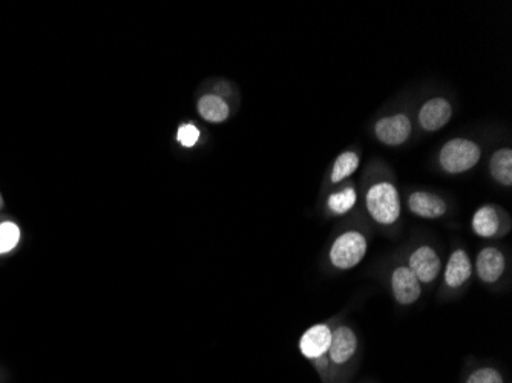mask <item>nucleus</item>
<instances>
[{
  "label": "nucleus",
  "instance_id": "obj_1",
  "mask_svg": "<svg viewBox=\"0 0 512 383\" xmlns=\"http://www.w3.org/2000/svg\"><path fill=\"white\" fill-rule=\"evenodd\" d=\"M332 333V328L329 325H313L306 333L302 334L301 341H299V351L302 356L312 362L313 367L321 374L325 383L329 382V377H332L329 361H327Z\"/></svg>",
  "mask_w": 512,
  "mask_h": 383
},
{
  "label": "nucleus",
  "instance_id": "obj_2",
  "mask_svg": "<svg viewBox=\"0 0 512 383\" xmlns=\"http://www.w3.org/2000/svg\"><path fill=\"white\" fill-rule=\"evenodd\" d=\"M367 209L371 218L382 226H391L401 217V200L393 184L379 183L367 194Z\"/></svg>",
  "mask_w": 512,
  "mask_h": 383
},
{
  "label": "nucleus",
  "instance_id": "obj_3",
  "mask_svg": "<svg viewBox=\"0 0 512 383\" xmlns=\"http://www.w3.org/2000/svg\"><path fill=\"white\" fill-rule=\"evenodd\" d=\"M367 253V239L361 232H345L336 238L330 249V262L339 270H350L358 266Z\"/></svg>",
  "mask_w": 512,
  "mask_h": 383
},
{
  "label": "nucleus",
  "instance_id": "obj_4",
  "mask_svg": "<svg viewBox=\"0 0 512 383\" xmlns=\"http://www.w3.org/2000/svg\"><path fill=\"white\" fill-rule=\"evenodd\" d=\"M440 164L450 174H462L470 171L479 163L480 149L476 143L463 138L448 141L440 152Z\"/></svg>",
  "mask_w": 512,
  "mask_h": 383
},
{
  "label": "nucleus",
  "instance_id": "obj_5",
  "mask_svg": "<svg viewBox=\"0 0 512 383\" xmlns=\"http://www.w3.org/2000/svg\"><path fill=\"white\" fill-rule=\"evenodd\" d=\"M358 353V336L347 325H339L332 333L327 361H329L330 374L347 367Z\"/></svg>",
  "mask_w": 512,
  "mask_h": 383
},
{
  "label": "nucleus",
  "instance_id": "obj_6",
  "mask_svg": "<svg viewBox=\"0 0 512 383\" xmlns=\"http://www.w3.org/2000/svg\"><path fill=\"white\" fill-rule=\"evenodd\" d=\"M407 267L421 284H430L439 276L440 270H442V261L433 247L422 246L411 253Z\"/></svg>",
  "mask_w": 512,
  "mask_h": 383
},
{
  "label": "nucleus",
  "instance_id": "obj_7",
  "mask_svg": "<svg viewBox=\"0 0 512 383\" xmlns=\"http://www.w3.org/2000/svg\"><path fill=\"white\" fill-rule=\"evenodd\" d=\"M394 299L401 305H411L421 298L422 285L407 266L398 267L391 275Z\"/></svg>",
  "mask_w": 512,
  "mask_h": 383
},
{
  "label": "nucleus",
  "instance_id": "obj_8",
  "mask_svg": "<svg viewBox=\"0 0 512 383\" xmlns=\"http://www.w3.org/2000/svg\"><path fill=\"white\" fill-rule=\"evenodd\" d=\"M411 134V122L407 115L399 114L393 117L381 118L376 123V135L388 146H399L408 140Z\"/></svg>",
  "mask_w": 512,
  "mask_h": 383
},
{
  "label": "nucleus",
  "instance_id": "obj_9",
  "mask_svg": "<svg viewBox=\"0 0 512 383\" xmlns=\"http://www.w3.org/2000/svg\"><path fill=\"white\" fill-rule=\"evenodd\" d=\"M506 269V259L502 250L486 247L477 255L476 270L480 281L485 284H496Z\"/></svg>",
  "mask_w": 512,
  "mask_h": 383
},
{
  "label": "nucleus",
  "instance_id": "obj_10",
  "mask_svg": "<svg viewBox=\"0 0 512 383\" xmlns=\"http://www.w3.org/2000/svg\"><path fill=\"white\" fill-rule=\"evenodd\" d=\"M473 275V262L465 250H454L445 267V284L450 289H459Z\"/></svg>",
  "mask_w": 512,
  "mask_h": 383
},
{
  "label": "nucleus",
  "instance_id": "obj_11",
  "mask_svg": "<svg viewBox=\"0 0 512 383\" xmlns=\"http://www.w3.org/2000/svg\"><path fill=\"white\" fill-rule=\"evenodd\" d=\"M453 109L445 99H433L422 106L419 122L425 131H439L450 122Z\"/></svg>",
  "mask_w": 512,
  "mask_h": 383
},
{
  "label": "nucleus",
  "instance_id": "obj_12",
  "mask_svg": "<svg viewBox=\"0 0 512 383\" xmlns=\"http://www.w3.org/2000/svg\"><path fill=\"white\" fill-rule=\"evenodd\" d=\"M411 212L417 217L427 218V220H436L444 217L447 212V204L442 198L428 192H414L408 200Z\"/></svg>",
  "mask_w": 512,
  "mask_h": 383
},
{
  "label": "nucleus",
  "instance_id": "obj_13",
  "mask_svg": "<svg viewBox=\"0 0 512 383\" xmlns=\"http://www.w3.org/2000/svg\"><path fill=\"white\" fill-rule=\"evenodd\" d=\"M473 230L480 238H494L500 232L499 212L493 206H483L474 213Z\"/></svg>",
  "mask_w": 512,
  "mask_h": 383
},
{
  "label": "nucleus",
  "instance_id": "obj_14",
  "mask_svg": "<svg viewBox=\"0 0 512 383\" xmlns=\"http://www.w3.org/2000/svg\"><path fill=\"white\" fill-rule=\"evenodd\" d=\"M198 112L207 122L223 123L229 118L230 109L220 95L206 94L198 102Z\"/></svg>",
  "mask_w": 512,
  "mask_h": 383
},
{
  "label": "nucleus",
  "instance_id": "obj_15",
  "mask_svg": "<svg viewBox=\"0 0 512 383\" xmlns=\"http://www.w3.org/2000/svg\"><path fill=\"white\" fill-rule=\"evenodd\" d=\"M23 233L19 223L11 218H0V258L13 255L22 244Z\"/></svg>",
  "mask_w": 512,
  "mask_h": 383
},
{
  "label": "nucleus",
  "instance_id": "obj_16",
  "mask_svg": "<svg viewBox=\"0 0 512 383\" xmlns=\"http://www.w3.org/2000/svg\"><path fill=\"white\" fill-rule=\"evenodd\" d=\"M491 174L503 186L512 184V151L511 149H500L491 158Z\"/></svg>",
  "mask_w": 512,
  "mask_h": 383
},
{
  "label": "nucleus",
  "instance_id": "obj_17",
  "mask_svg": "<svg viewBox=\"0 0 512 383\" xmlns=\"http://www.w3.org/2000/svg\"><path fill=\"white\" fill-rule=\"evenodd\" d=\"M358 166L359 157L355 152H345V154L339 155L335 167H333V183H339V181L344 180V178L350 177V175L358 169Z\"/></svg>",
  "mask_w": 512,
  "mask_h": 383
},
{
  "label": "nucleus",
  "instance_id": "obj_18",
  "mask_svg": "<svg viewBox=\"0 0 512 383\" xmlns=\"http://www.w3.org/2000/svg\"><path fill=\"white\" fill-rule=\"evenodd\" d=\"M358 201V195H356L355 189L348 187V189L342 190L339 194L330 195L329 207L336 215H344L348 210H352Z\"/></svg>",
  "mask_w": 512,
  "mask_h": 383
},
{
  "label": "nucleus",
  "instance_id": "obj_19",
  "mask_svg": "<svg viewBox=\"0 0 512 383\" xmlns=\"http://www.w3.org/2000/svg\"><path fill=\"white\" fill-rule=\"evenodd\" d=\"M465 383H505V377L497 368L482 367L474 370Z\"/></svg>",
  "mask_w": 512,
  "mask_h": 383
},
{
  "label": "nucleus",
  "instance_id": "obj_20",
  "mask_svg": "<svg viewBox=\"0 0 512 383\" xmlns=\"http://www.w3.org/2000/svg\"><path fill=\"white\" fill-rule=\"evenodd\" d=\"M177 140L184 148H194L200 140V129L194 125L180 126L177 132Z\"/></svg>",
  "mask_w": 512,
  "mask_h": 383
},
{
  "label": "nucleus",
  "instance_id": "obj_21",
  "mask_svg": "<svg viewBox=\"0 0 512 383\" xmlns=\"http://www.w3.org/2000/svg\"><path fill=\"white\" fill-rule=\"evenodd\" d=\"M4 207V198H2V194H0V209Z\"/></svg>",
  "mask_w": 512,
  "mask_h": 383
}]
</instances>
